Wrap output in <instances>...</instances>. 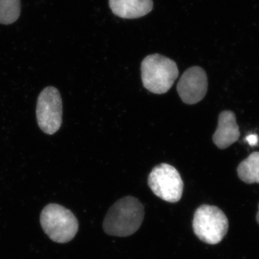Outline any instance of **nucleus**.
Wrapping results in <instances>:
<instances>
[{
    "instance_id": "nucleus-4",
    "label": "nucleus",
    "mask_w": 259,
    "mask_h": 259,
    "mask_svg": "<svg viewBox=\"0 0 259 259\" xmlns=\"http://www.w3.org/2000/svg\"><path fill=\"white\" fill-rule=\"evenodd\" d=\"M194 234L201 241L208 244H218L226 236L228 220L225 213L218 207L203 204L194 213Z\"/></svg>"
},
{
    "instance_id": "nucleus-11",
    "label": "nucleus",
    "mask_w": 259,
    "mask_h": 259,
    "mask_svg": "<svg viewBox=\"0 0 259 259\" xmlns=\"http://www.w3.org/2000/svg\"><path fill=\"white\" fill-rule=\"evenodd\" d=\"M20 0H0V23H15L20 15Z\"/></svg>"
},
{
    "instance_id": "nucleus-12",
    "label": "nucleus",
    "mask_w": 259,
    "mask_h": 259,
    "mask_svg": "<svg viewBox=\"0 0 259 259\" xmlns=\"http://www.w3.org/2000/svg\"><path fill=\"white\" fill-rule=\"evenodd\" d=\"M246 141L248 144L251 146H255L258 144V136L256 134H250L249 136H247Z\"/></svg>"
},
{
    "instance_id": "nucleus-9",
    "label": "nucleus",
    "mask_w": 259,
    "mask_h": 259,
    "mask_svg": "<svg viewBox=\"0 0 259 259\" xmlns=\"http://www.w3.org/2000/svg\"><path fill=\"white\" fill-rule=\"evenodd\" d=\"M110 9L117 16L123 19H136L151 13L152 0H109Z\"/></svg>"
},
{
    "instance_id": "nucleus-13",
    "label": "nucleus",
    "mask_w": 259,
    "mask_h": 259,
    "mask_svg": "<svg viewBox=\"0 0 259 259\" xmlns=\"http://www.w3.org/2000/svg\"><path fill=\"white\" fill-rule=\"evenodd\" d=\"M256 221H257V223H258V225H259V204H258V212H257V214H256Z\"/></svg>"
},
{
    "instance_id": "nucleus-1",
    "label": "nucleus",
    "mask_w": 259,
    "mask_h": 259,
    "mask_svg": "<svg viewBox=\"0 0 259 259\" xmlns=\"http://www.w3.org/2000/svg\"><path fill=\"white\" fill-rule=\"evenodd\" d=\"M144 218V205L139 199L127 196L109 209L103 223L104 231L110 236H130L139 229Z\"/></svg>"
},
{
    "instance_id": "nucleus-2",
    "label": "nucleus",
    "mask_w": 259,
    "mask_h": 259,
    "mask_svg": "<svg viewBox=\"0 0 259 259\" xmlns=\"http://www.w3.org/2000/svg\"><path fill=\"white\" fill-rule=\"evenodd\" d=\"M179 76L176 63L166 56L151 54L141 64V78L146 90L162 95L171 89Z\"/></svg>"
},
{
    "instance_id": "nucleus-3",
    "label": "nucleus",
    "mask_w": 259,
    "mask_h": 259,
    "mask_svg": "<svg viewBox=\"0 0 259 259\" xmlns=\"http://www.w3.org/2000/svg\"><path fill=\"white\" fill-rule=\"evenodd\" d=\"M40 224L50 239L59 243L71 241L79 230V222L72 212L58 204H49L44 207Z\"/></svg>"
},
{
    "instance_id": "nucleus-6",
    "label": "nucleus",
    "mask_w": 259,
    "mask_h": 259,
    "mask_svg": "<svg viewBox=\"0 0 259 259\" xmlns=\"http://www.w3.org/2000/svg\"><path fill=\"white\" fill-rule=\"evenodd\" d=\"M62 115L60 93L54 87H47L37 98L36 117L39 127L45 134H55L62 124Z\"/></svg>"
},
{
    "instance_id": "nucleus-7",
    "label": "nucleus",
    "mask_w": 259,
    "mask_h": 259,
    "mask_svg": "<svg viewBox=\"0 0 259 259\" xmlns=\"http://www.w3.org/2000/svg\"><path fill=\"white\" fill-rule=\"evenodd\" d=\"M208 88L205 71L199 66L186 70L181 76L177 92L182 101L187 105H194L203 100Z\"/></svg>"
},
{
    "instance_id": "nucleus-10",
    "label": "nucleus",
    "mask_w": 259,
    "mask_h": 259,
    "mask_svg": "<svg viewBox=\"0 0 259 259\" xmlns=\"http://www.w3.org/2000/svg\"><path fill=\"white\" fill-rule=\"evenodd\" d=\"M240 180L246 184H259V152H253L237 168Z\"/></svg>"
},
{
    "instance_id": "nucleus-8",
    "label": "nucleus",
    "mask_w": 259,
    "mask_h": 259,
    "mask_svg": "<svg viewBox=\"0 0 259 259\" xmlns=\"http://www.w3.org/2000/svg\"><path fill=\"white\" fill-rule=\"evenodd\" d=\"M239 137V127L235 114L229 110L221 112L218 118L217 130L213 135V142L218 148L225 149L236 142Z\"/></svg>"
},
{
    "instance_id": "nucleus-5",
    "label": "nucleus",
    "mask_w": 259,
    "mask_h": 259,
    "mask_svg": "<svg viewBox=\"0 0 259 259\" xmlns=\"http://www.w3.org/2000/svg\"><path fill=\"white\" fill-rule=\"evenodd\" d=\"M148 186L153 193L166 202H179L183 193L184 183L179 171L167 163L153 168L148 177Z\"/></svg>"
}]
</instances>
